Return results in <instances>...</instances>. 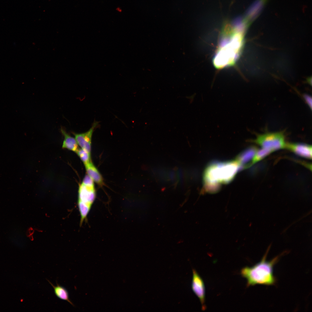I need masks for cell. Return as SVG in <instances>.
I'll return each mask as SVG.
<instances>
[{"label": "cell", "mask_w": 312, "mask_h": 312, "mask_svg": "<svg viewBox=\"0 0 312 312\" xmlns=\"http://www.w3.org/2000/svg\"><path fill=\"white\" fill-rule=\"evenodd\" d=\"M244 27L239 25L234 28L228 27L229 35L223 42L213 59V64L218 69L233 65L242 49Z\"/></svg>", "instance_id": "6da1fadb"}, {"label": "cell", "mask_w": 312, "mask_h": 312, "mask_svg": "<svg viewBox=\"0 0 312 312\" xmlns=\"http://www.w3.org/2000/svg\"><path fill=\"white\" fill-rule=\"evenodd\" d=\"M239 169L236 160L211 163L206 168L203 174L205 190L210 193L217 192L221 185L228 183L233 179Z\"/></svg>", "instance_id": "7a4b0ae2"}, {"label": "cell", "mask_w": 312, "mask_h": 312, "mask_svg": "<svg viewBox=\"0 0 312 312\" xmlns=\"http://www.w3.org/2000/svg\"><path fill=\"white\" fill-rule=\"evenodd\" d=\"M270 245L261 261L251 267H246L241 271L242 276L247 280V287L256 285H266L275 284L276 279L273 274V267L278 261L282 254L270 261L266 260L270 248Z\"/></svg>", "instance_id": "3957f363"}, {"label": "cell", "mask_w": 312, "mask_h": 312, "mask_svg": "<svg viewBox=\"0 0 312 312\" xmlns=\"http://www.w3.org/2000/svg\"><path fill=\"white\" fill-rule=\"evenodd\" d=\"M251 141L260 146L261 148L269 150L272 153L285 148L287 143L284 132L283 131L257 134L256 138Z\"/></svg>", "instance_id": "277c9868"}, {"label": "cell", "mask_w": 312, "mask_h": 312, "mask_svg": "<svg viewBox=\"0 0 312 312\" xmlns=\"http://www.w3.org/2000/svg\"><path fill=\"white\" fill-rule=\"evenodd\" d=\"M96 197L94 184L88 185L82 183L79 185L78 204L81 216V224L86 218Z\"/></svg>", "instance_id": "5b68a950"}, {"label": "cell", "mask_w": 312, "mask_h": 312, "mask_svg": "<svg viewBox=\"0 0 312 312\" xmlns=\"http://www.w3.org/2000/svg\"><path fill=\"white\" fill-rule=\"evenodd\" d=\"M98 125V122L94 121L90 129L86 132L81 133H73L78 145L81 148L90 154L92 136L94 129Z\"/></svg>", "instance_id": "8992f818"}, {"label": "cell", "mask_w": 312, "mask_h": 312, "mask_svg": "<svg viewBox=\"0 0 312 312\" xmlns=\"http://www.w3.org/2000/svg\"><path fill=\"white\" fill-rule=\"evenodd\" d=\"M192 290L199 299L203 310L206 309L205 304V287L203 281L196 271L192 269Z\"/></svg>", "instance_id": "52a82bcc"}, {"label": "cell", "mask_w": 312, "mask_h": 312, "mask_svg": "<svg viewBox=\"0 0 312 312\" xmlns=\"http://www.w3.org/2000/svg\"><path fill=\"white\" fill-rule=\"evenodd\" d=\"M258 149L255 147H250L241 153L235 160L238 163L239 169H246L252 165L254 155Z\"/></svg>", "instance_id": "ba28073f"}, {"label": "cell", "mask_w": 312, "mask_h": 312, "mask_svg": "<svg viewBox=\"0 0 312 312\" xmlns=\"http://www.w3.org/2000/svg\"><path fill=\"white\" fill-rule=\"evenodd\" d=\"M286 148L301 157L312 159V146L301 143H287Z\"/></svg>", "instance_id": "9c48e42d"}, {"label": "cell", "mask_w": 312, "mask_h": 312, "mask_svg": "<svg viewBox=\"0 0 312 312\" xmlns=\"http://www.w3.org/2000/svg\"><path fill=\"white\" fill-rule=\"evenodd\" d=\"M88 175L99 185L102 186L103 184V178L96 167L91 161L85 165Z\"/></svg>", "instance_id": "30bf717a"}, {"label": "cell", "mask_w": 312, "mask_h": 312, "mask_svg": "<svg viewBox=\"0 0 312 312\" xmlns=\"http://www.w3.org/2000/svg\"><path fill=\"white\" fill-rule=\"evenodd\" d=\"M61 131L64 137L62 147L76 153L79 148L75 139L70 135L63 128H61Z\"/></svg>", "instance_id": "8fae6325"}, {"label": "cell", "mask_w": 312, "mask_h": 312, "mask_svg": "<svg viewBox=\"0 0 312 312\" xmlns=\"http://www.w3.org/2000/svg\"><path fill=\"white\" fill-rule=\"evenodd\" d=\"M48 282L53 288L54 293L57 297L58 298L68 302L73 306L74 304L70 300L68 292L67 289L64 287L57 284L56 286H54L49 281Z\"/></svg>", "instance_id": "7c38bea8"}, {"label": "cell", "mask_w": 312, "mask_h": 312, "mask_svg": "<svg viewBox=\"0 0 312 312\" xmlns=\"http://www.w3.org/2000/svg\"><path fill=\"white\" fill-rule=\"evenodd\" d=\"M271 153L269 150L262 148L257 150L253 159L252 165L263 159Z\"/></svg>", "instance_id": "4fadbf2b"}, {"label": "cell", "mask_w": 312, "mask_h": 312, "mask_svg": "<svg viewBox=\"0 0 312 312\" xmlns=\"http://www.w3.org/2000/svg\"><path fill=\"white\" fill-rule=\"evenodd\" d=\"M76 153L84 165L91 161L90 154L85 150L79 148Z\"/></svg>", "instance_id": "5bb4252c"}, {"label": "cell", "mask_w": 312, "mask_h": 312, "mask_svg": "<svg viewBox=\"0 0 312 312\" xmlns=\"http://www.w3.org/2000/svg\"><path fill=\"white\" fill-rule=\"evenodd\" d=\"M175 173V171L172 170L169 171L168 173L169 178L173 183H175L176 181Z\"/></svg>", "instance_id": "9a60e30c"}, {"label": "cell", "mask_w": 312, "mask_h": 312, "mask_svg": "<svg viewBox=\"0 0 312 312\" xmlns=\"http://www.w3.org/2000/svg\"><path fill=\"white\" fill-rule=\"evenodd\" d=\"M303 97L309 107L311 109L312 108V98L310 96L305 94L303 95Z\"/></svg>", "instance_id": "2e32d148"}, {"label": "cell", "mask_w": 312, "mask_h": 312, "mask_svg": "<svg viewBox=\"0 0 312 312\" xmlns=\"http://www.w3.org/2000/svg\"><path fill=\"white\" fill-rule=\"evenodd\" d=\"M158 174L160 177L161 179L166 178L167 173L166 171L163 169H160L159 170Z\"/></svg>", "instance_id": "e0dca14e"}, {"label": "cell", "mask_w": 312, "mask_h": 312, "mask_svg": "<svg viewBox=\"0 0 312 312\" xmlns=\"http://www.w3.org/2000/svg\"><path fill=\"white\" fill-rule=\"evenodd\" d=\"M178 176L180 180L181 184H182L183 183V174L182 169L179 168L178 171Z\"/></svg>", "instance_id": "ac0fdd59"}]
</instances>
